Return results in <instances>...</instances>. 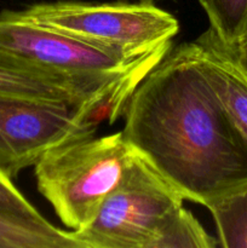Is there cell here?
Here are the masks:
<instances>
[{"label":"cell","mask_w":247,"mask_h":248,"mask_svg":"<svg viewBox=\"0 0 247 248\" xmlns=\"http://www.w3.org/2000/svg\"><path fill=\"white\" fill-rule=\"evenodd\" d=\"M208 19V28L232 46L247 31V0H198Z\"/></svg>","instance_id":"cell-12"},{"label":"cell","mask_w":247,"mask_h":248,"mask_svg":"<svg viewBox=\"0 0 247 248\" xmlns=\"http://www.w3.org/2000/svg\"><path fill=\"white\" fill-rule=\"evenodd\" d=\"M11 11L22 21L133 60L171 50L179 31L178 19L153 0H56Z\"/></svg>","instance_id":"cell-2"},{"label":"cell","mask_w":247,"mask_h":248,"mask_svg":"<svg viewBox=\"0 0 247 248\" xmlns=\"http://www.w3.org/2000/svg\"><path fill=\"white\" fill-rule=\"evenodd\" d=\"M206 208L215 220L219 247L247 248V183L216 199Z\"/></svg>","instance_id":"cell-10"},{"label":"cell","mask_w":247,"mask_h":248,"mask_svg":"<svg viewBox=\"0 0 247 248\" xmlns=\"http://www.w3.org/2000/svg\"><path fill=\"white\" fill-rule=\"evenodd\" d=\"M229 47L232 48V51L234 52L237 62H239L240 64L242 65V68L247 72V31L234 44V45L229 46Z\"/></svg>","instance_id":"cell-14"},{"label":"cell","mask_w":247,"mask_h":248,"mask_svg":"<svg viewBox=\"0 0 247 248\" xmlns=\"http://www.w3.org/2000/svg\"><path fill=\"white\" fill-rule=\"evenodd\" d=\"M0 248H85L72 232L0 210Z\"/></svg>","instance_id":"cell-9"},{"label":"cell","mask_w":247,"mask_h":248,"mask_svg":"<svg viewBox=\"0 0 247 248\" xmlns=\"http://www.w3.org/2000/svg\"><path fill=\"white\" fill-rule=\"evenodd\" d=\"M219 247L218 240L211 236L195 216L181 207L171 218L153 248H215Z\"/></svg>","instance_id":"cell-11"},{"label":"cell","mask_w":247,"mask_h":248,"mask_svg":"<svg viewBox=\"0 0 247 248\" xmlns=\"http://www.w3.org/2000/svg\"><path fill=\"white\" fill-rule=\"evenodd\" d=\"M126 142L185 201L207 207L247 183V144L190 52L173 47L127 99Z\"/></svg>","instance_id":"cell-1"},{"label":"cell","mask_w":247,"mask_h":248,"mask_svg":"<svg viewBox=\"0 0 247 248\" xmlns=\"http://www.w3.org/2000/svg\"><path fill=\"white\" fill-rule=\"evenodd\" d=\"M106 111L0 96V171L10 178L53 148L96 135Z\"/></svg>","instance_id":"cell-5"},{"label":"cell","mask_w":247,"mask_h":248,"mask_svg":"<svg viewBox=\"0 0 247 248\" xmlns=\"http://www.w3.org/2000/svg\"><path fill=\"white\" fill-rule=\"evenodd\" d=\"M0 210L34 222H47L38 210L22 195L12 178L0 171Z\"/></svg>","instance_id":"cell-13"},{"label":"cell","mask_w":247,"mask_h":248,"mask_svg":"<svg viewBox=\"0 0 247 248\" xmlns=\"http://www.w3.org/2000/svg\"><path fill=\"white\" fill-rule=\"evenodd\" d=\"M188 45L230 123L247 144V72L211 28Z\"/></svg>","instance_id":"cell-8"},{"label":"cell","mask_w":247,"mask_h":248,"mask_svg":"<svg viewBox=\"0 0 247 248\" xmlns=\"http://www.w3.org/2000/svg\"><path fill=\"white\" fill-rule=\"evenodd\" d=\"M0 50L41 67L69 74L136 81H140L170 51L136 60L127 58L114 51L22 21L11 10L0 12Z\"/></svg>","instance_id":"cell-6"},{"label":"cell","mask_w":247,"mask_h":248,"mask_svg":"<svg viewBox=\"0 0 247 248\" xmlns=\"http://www.w3.org/2000/svg\"><path fill=\"white\" fill-rule=\"evenodd\" d=\"M139 81L84 77L41 67L0 50V96L72 107H93L110 120L124 114L127 99Z\"/></svg>","instance_id":"cell-7"},{"label":"cell","mask_w":247,"mask_h":248,"mask_svg":"<svg viewBox=\"0 0 247 248\" xmlns=\"http://www.w3.org/2000/svg\"><path fill=\"white\" fill-rule=\"evenodd\" d=\"M184 196L135 150L125 177L91 223L72 232L85 248H153Z\"/></svg>","instance_id":"cell-4"},{"label":"cell","mask_w":247,"mask_h":248,"mask_svg":"<svg viewBox=\"0 0 247 248\" xmlns=\"http://www.w3.org/2000/svg\"><path fill=\"white\" fill-rule=\"evenodd\" d=\"M133 155L121 131L73 140L51 149L34 165L36 186L61 222L79 232L121 183Z\"/></svg>","instance_id":"cell-3"}]
</instances>
